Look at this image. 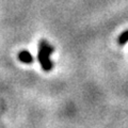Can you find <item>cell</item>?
Returning <instances> with one entry per match:
<instances>
[{
	"label": "cell",
	"instance_id": "6da1fadb",
	"mask_svg": "<svg viewBox=\"0 0 128 128\" xmlns=\"http://www.w3.org/2000/svg\"><path fill=\"white\" fill-rule=\"evenodd\" d=\"M54 50V46L50 45L46 40H41L40 41L38 59L44 72H50L54 68V63L50 59V56L52 54Z\"/></svg>",
	"mask_w": 128,
	"mask_h": 128
},
{
	"label": "cell",
	"instance_id": "7a4b0ae2",
	"mask_svg": "<svg viewBox=\"0 0 128 128\" xmlns=\"http://www.w3.org/2000/svg\"><path fill=\"white\" fill-rule=\"evenodd\" d=\"M18 59H19V61L25 63V64H31V63H33V61H34L32 54L28 50H20L19 51Z\"/></svg>",
	"mask_w": 128,
	"mask_h": 128
}]
</instances>
